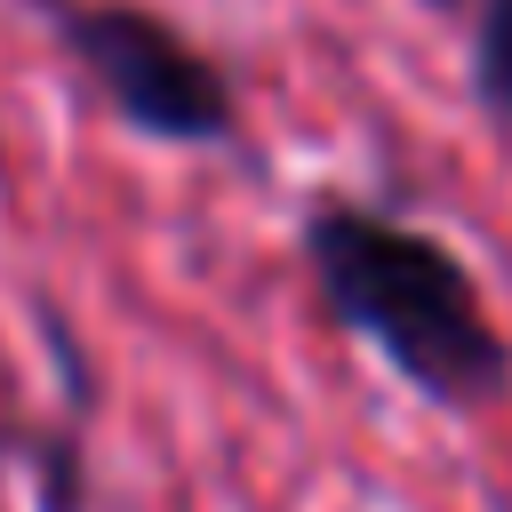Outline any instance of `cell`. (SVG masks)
I'll use <instances>...</instances> for the list:
<instances>
[{
	"mask_svg": "<svg viewBox=\"0 0 512 512\" xmlns=\"http://www.w3.org/2000/svg\"><path fill=\"white\" fill-rule=\"evenodd\" d=\"M72 48L88 56V72L104 80V96L152 128V136H224L232 104L224 80L208 72V56H192L168 24L136 16V8H80L72 16Z\"/></svg>",
	"mask_w": 512,
	"mask_h": 512,
	"instance_id": "7a4b0ae2",
	"label": "cell"
},
{
	"mask_svg": "<svg viewBox=\"0 0 512 512\" xmlns=\"http://www.w3.org/2000/svg\"><path fill=\"white\" fill-rule=\"evenodd\" d=\"M312 264H320L328 304L424 392L472 400L504 376V344H496V328L448 248L336 208L312 224Z\"/></svg>",
	"mask_w": 512,
	"mask_h": 512,
	"instance_id": "6da1fadb",
	"label": "cell"
},
{
	"mask_svg": "<svg viewBox=\"0 0 512 512\" xmlns=\"http://www.w3.org/2000/svg\"><path fill=\"white\" fill-rule=\"evenodd\" d=\"M480 64H488V88L512 104V0L496 8V24H488V48H480Z\"/></svg>",
	"mask_w": 512,
	"mask_h": 512,
	"instance_id": "3957f363",
	"label": "cell"
}]
</instances>
